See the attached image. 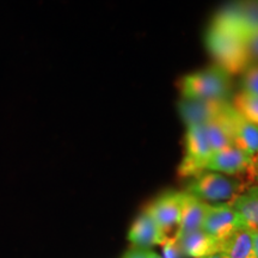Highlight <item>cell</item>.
Returning a JSON list of instances; mask_svg holds the SVG:
<instances>
[{
	"mask_svg": "<svg viewBox=\"0 0 258 258\" xmlns=\"http://www.w3.org/2000/svg\"><path fill=\"white\" fill-rule=\"evenodd\" d=\"M245 35L221 10L207 34L206 46L217 66L231 76L241 74L250 64Z\"/></svg>",
	"mask_w": 258,
	"mask_h": 258,
	"instance_id": "6da1fadb",
	"label": "cell"
},
{
	"mask_svg": "<svg viewBox=\"0 0 258 258\" xmlns=\"http://www.w3.org/2000/svg\"><path fill=\"white\" fill-rule=\"evenodd\" d=\"M179 89L184 99L230 102L232 76L221 67L213 64L183 77Z\"/></svg>",
	"mask_w": 258,
	"mask_h": 258,
	"instance_id": "7a4b0ae2",
	"label": "cell"
},
{
	"mask_svg": "<svg viewBox=\"0 0 258 258\" xmlns=\"http://www.w3.org/2000/svg\"><path fill=\"white\" fill-rule=\"evenodd\" d=\"M250 185L252 184L232 176L213 171H203L191 177L185 192L206 203H225L233 201Z\"/></svg>",
	"mask_w": 258,
	"mask_h": 258,
	"instance_id": "3957f363",
	"label": "cell"
},
{
	"mask_svg": "<svg viewBox=\"0 0 258 258\" xmlns=\"http://www.w3.org/2000/svg\"><path fill=\"white\" fill-rule=\"evenodd\" d=\"M185 153L178 172L182 177H191L205 171V166L213 154L202 125L185 127Z\"/></svg>",
	"mask_w": 258,
	"mask_h": 258,
	"instance_id": "277c9868",
	"label": "cell"
},
{
	"mask_svg": "<svg viewBox=\"0 0 258 258\" xmlns=\"http://www.w3.org/2000/svg\"><path fill=\"white\" fill-rule=\"evenodd\" d=\"M243 227V219L231 202L209 205L202 225V230L219 241Z\"/></svg>",
	"mask_w": 258,
	"mask_h": 258,
	"instance_id": "5b68a950",
	"label": "cell"
},
{
	"mask_svg": "<svg viewBox=\"0 0 258 258\" xmlns=\"http://www.w3.org/2000/svg\"><path fill=\"white\" fill-rule=\"evenodd\" d=\"M253 157L235 145L214 152L205 166V171H213L226 176L249 175Z\"/></svg>",
	"mask_w": 258,
	"mask_h": 258,
	"instance_id": "8992f818",
	"label": "cell"
},
{
	"mask_svg": "<svg viewBox=\"0 0 258 258\" xmlns=\"http://www.w3.org/2000/svg\"><path fill=\"white\" fill-rule=\"evenodd\" d=\"M184 200L185 191L165 192L154 200L145 211L152 217L160 230L167 235L173 227L178 226Z\"/></svg>",
	"mask_w": 258,
	"mask_h": 258,
	"instance_id": "52a82bcc",
	"label": "cell"
},
{
	"mask_svg": "<svg viewBox=\"0 0 258 258\" xmlns=\"http://www.w3.org/2000/svg\"><path fill=\"white\" fill-rule=\"evenodd\" d=\"M231 102L180 98L178 103V112L185 127H188V125H205L208 122L220 117L227 110Z\"/></svg>",
	"mask_w": 258,
	"mask_h": 258,
	"instance_id": "ba28073f",
	"label": "cell"
},
{
	"mask_svg": "<svg viewBox=\"0 0 258 258\" xmlns=\"http://www.w3.org/2000/svg\"><path fill=\"white\" fill-rule=\"evenodd\" d=\"M169 235L160 230L157 222L146 211H144L132 225L128 232V240L133 247L148 249L153 245H161Z\"/></svg>",
	"mask_w": 258,
	"mask_h": 258,
	"instance_id": "9c48e42d",
	"label": "cell"
},
{
	"mask_svg": "<svg viewBox=\"0 0 258 258\" xmlns=\"http://www.w3.org/2000/svg\"><path fill=\"white\" fill-rule=\"evenodd\" d=\"M227 118L233 145L241 148L250 156H258V124L241 117L234 110L233 106H231Z\"/></svg>",
	"mask_w": 258,
	"mask_h": 258,
	"instance_id": "30bf717a",
	"label": "cell"
},
{
	"mask_svg": "<svg viewBox=\"0 0 258 258\" xmlns=\"http://www.w3.org/2000/svg\"><path fill=\"white\" fill-rule=\"evenodd\" d=\"M208 207L209 203L203 202L185 192V200L183 203L179 222L173 238L179 239L183 235L202 230V225L205 221L206 214H207Z\"/></svg>",
	"mask_w": 258,
	"mask_h": 258,
	"instance_id": "8fae6325",
	"label": "cell"
},
{
	"mask_svg": "<svg viewBox=\"0 0 258 258\" xmlns=\"http://www.w3.org/2000/svg\"><path fill=\"white\" fill-rule=\"evenodd\" d=\"M245 37L258 32V0H233L222 10Z\"/></svg>",
	"mask_w": 258,
	"mask_h": 258,
	"instance_id": "7c38bea8",
	"label": "cell"
},
{
	"mask_svg": "<svg viewBox=\"0 0 258 258\" xmlns=\"http://www.w3.org/2000/svg\"><path fill=\"white\" fill-rule=\"evenodd\" d=\"M217 252L227 258H257L252 231L243 227L219 241Z\"/></svg>",
	"mask_w": 258,
	"mask_h": 258,
	"instance_id": "4fadbf2b",
	"label": "cell"
},
{
	"mask_svg": "<svg viewBox=\"0 0 258 258\" xmlns=\"http://www.w3.org/2000/svg\"><path fill=\"white\" fill-rule=\"evenodd\" d=\"M175 240L178 243L183 256L189 258H202L215 253L219 245V240L203 230L195 231Z\"/></svg>",
	"mask_w": 258,
	"mask_h": 258,
	"instance_id": "5bb4252c",
	"label": "cell"
},
{
	"mask_svg": "<svg viewBox=\"0 0 258 258\" xmlns=\"http://www.w3.org/2000/svg\"><path fill=\"white\" fill-rule=\"evenodd\" d=\"M231 203L243 219L245 227L258 232V185L247 186Z\"/></svg>",
	"mask_w": 258,
	"mask_h": 258,
	"instance_id": "9a60e30c",
	"label": "cell"
},
{
	"mask_svg": "<svg viewBox=\"0 0 258 258\" xmlns=\"http://www.w3.org/2000/svg\"><path fill=\"white\" fill-rule=\"evenodd\" d=\"M232 104L227 108L224 114L220 117L215 118L205 125H202L205 129L206 137L209 145H211L213 153L220 151L222 148H226L231 145H233V139H232V133L230 124H228V111H230Z\"/></svg>",
	"mask_w": 258,
	"mask_h": 258,
	"instance_id": "2e32d148",
	"label": "cell"
},
{
	"mask_svg": "<svg viewBox=\"0 0 258 258\" xmlns=\"http://www.w3.org/2000/svg\"><path fill=\"white\" fill-rule=\"evenodd\" d=\"M234 110L245 120L258 124V95L246 91H240L233 97L231 102Z\"/></svg>",
	"mask_w": 258,
	"mask_h": 258,
	"instance_id": "e0dca14e",
	"label": "cell"
},
{
	"mask_svg": "<svg viewBox=\"0 0 258 258\" xmlns=\"http://www.w3.org/2000/svg\"><path fill=\"white\" fill-rule=\"evenodd\" d=\"M241 91L258 95V63H250L240 74Z\"/></svg>",
	"mask_w": 258,
	"mask_h": 258,
	"instance_id": "ac0fdd59",
	"label": "cell"
},
{
	"mask_svg": "<svg viewBox=\"0 0 258 258\" xmlns=\"http://www.w3.org/2000/svg\"><path fill=\"white\" fill-rule=\"evenodd\" d=\"M163 246V257L161 258H182L183 254L180 252L178 243L173 237L166 238L165 241L161 244Z\"/></svg>",
	"mask_w": 258,
	"mask_h": 258,
	"instance_id": "d6986e66",
	"label": "cell"
},
{
	"mask_svg": "<svg viewBox=\"0 0 258 258\" xmlns=\"http://www.w3.org/2000/svg\"><path fill=\"white\" fill-rule=\"evenodd\" d=\"M250 63H258V32L250 35L245 40Z\"/></svg>",
	"mask_w": 258,
	"mask_h": 258,
	"instance_id": "ffe728a7",
	"label": "cell"
},
{
	"mask_svg": "<svg viewBox=\"0 0 258 258\" xmlns=\"http://www.w3.org/2000/svg\"><path fill=\"white\" fill-rule=\"evenodd\" d=\"M152 251L147 249H139V247H133L124 254L123 258H150Z\"/></svg>",
	"mask_w": 258,
	"mask_h": 258,
	"instance_id": "44dd1931",
	"label": "cell"
},
{
	"mask_svg": "<svg viewBox=\"0 0 258 258\" xmlns=\"http://www.w3.org/2000/svg\"><path fill=\"white\" fill-rule=\"evenodd\" d=\"M249 177L251 179V183H256V185H258V156L253 157L252 166H251Z\"/></svg>",
	"mask_w": 258,
	"mask_h": 258,
	"instance_id": "7402d4cb",
	"label": "cell"
},
{
	"mask_svg": "<svg viewBox=\"0 0 258 258\" xmlns=\"http://www.w3.org/2000/svg\"><path fill=\"white\" fill-rule=\"evenodd\" d=\"M253 235V243H254V251H256V256L258 258V232H252Z\"/></svg>",
	"mask_w": 258,
	"mask_h": 258,
	"instance_id": "603a6c76",
	"label": "cell"
},
{
	"mask_svg": "<svg viewBox=\"0 0 258 258\" xmlns=\"http://www.w3.org/2000/svg\"><path fill=\"white\" fill-rule=\"evenodd\" d=\"M202 258H227L225 256V254H222L220 252H215V253H212L209 254V256H206V257H202Z\"/></svg>",
	"mask_w": 258,
	"mask_h": 258,
	"instance_id": "cb8c5ba5",
	"label": "cell"
},
{
	"mask_svg": "<svg viewBox=\"0 0 258 258\" xmlns=\"http://www.w3.org/2000/svg\"><path fill=\"white\" fill-rule=\"evenodd\" d=\"M150 258H161L159 254H157V253H154V252H151V257Z\"/></svg>",
	"mask_w": 258,
	"mask_h": 258,
	"instance_id": "d4e9b609",
	"label": "cell"
}]
</instances>
